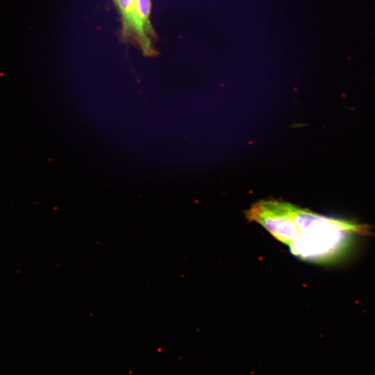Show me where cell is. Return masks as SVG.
I'll return each instance as SVG.
<instances>
[{"mask_svg":"<svg viewBox=\"0 0 375 375\" xmlns=\"http://www.w3.org/2000/svg\"><path fill=\"white\" fill-rule=\"evenodd\" d=\"M247 217L288 245L294 256L316 262L342 254L356 230L349 222L275 200L256 203Z\"/></svg>","mask_w":375,"mask_h":375,"instance_id":"1","label":"cell"},{"mask_svg":"<svg viewBox=\"0 0 375 375\" xmlns=\"http://www.w3.org/2000/svg\"><path fill=\"white\" fill-rule=\"evenodd\" d=\"M150 0H135L133 38L138 42L145 56H153L151 36L153 35L150 23Z\"/></svg>","mask_w":375,"mask_h":375,"instance_id":"2","label":"cell"},{"mask_svg":"<svg viewBox=\"0 0 375 375\" xmlns=\"http://www.w3.org/2000/svg\"><path fill=\"white\" fill-rule=\"evenodd\" d=\"M123 19V33L127 37L133 35L135 0H114Z\"/></svg>","mask_w":375,"mask_h":375,"instance_id":"3","label":"cell"}]
</instances>
